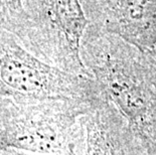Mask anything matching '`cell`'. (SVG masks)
<instances>
[{
  "label": "cell",
  "instance_id": "6da1fadb",
  "mask_svg": "<svg viewBox=\"0 0 156 155\" xmlns=\"http://www.w3.org/2000/svg\"><path fill=\"white\" fill-rule=\"evenodd\" d=\"M82 58L108 100L143 143L147 154L156 155V86L143 52L117 36L87 27Z\"/></svg>",
  "mask_w": 156,
  "mask_h": 155
},
{
  "label": "cell",
  "instance_id": "3957f363",
  "mask_svg": "<svg viewBox=\"0 0 156 155\" xmlns=\"http://www.w3.org/2000/svg\"><path fill=\"white\" fill-rule=\"evenodd\" d=\"M81 4L89 28L117 36L143 54L156 47V0H93Z\"/></svg>",
  "mask_w": 156,
  "mask_h": 155
},
{
  "label": "cell",
  "instance_id": "277c9868",
  "mask_svg": "<svg viewBox=\"0 0 156 155\" xmlns=\"http://www.w3.org/2000/svg\"><path fill=\"white\" fill-rule=\"evenodd\" d=\"M85 128L84 155H148L121 112L105 99L81 118Z\"/></svg>",
  "mask_w": 156,
  "mask_h": 155
},
{
  "label": "cell",
  "instance_id": "5b68a950",
  "mask_svg": "<svg viewBox=\"0 0 156 155\" xmlns=\"http://www.w3.org/2000/svg\"><path fill=\"white\" fill-rule=\"evenodd\" d=\"M144 55L152 82L156 86V47L153 49H151V51L145 52Z\"/></svg>",
  "mask_w": 156,
  "mask_h": 155
},
{
  "label": "cell",
  "instance_id": "7a4b0ae2",
  "mask_svg": "<svg viewBox=\"0 0 156 155\" xmlns=\"http://www.w3.org/2000/svg\"><path fill=\"white\" fill-rule=\"evenodd\" d=\"M22 20L26 38L39 55L56 69L93 79L82 58V41L89 21L81 2H28Z\"/></svg>",
  "mask_w": 156,
  "mask_h": 155
}]
</instances>
